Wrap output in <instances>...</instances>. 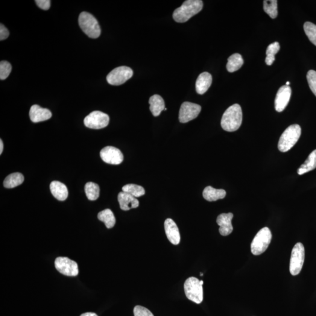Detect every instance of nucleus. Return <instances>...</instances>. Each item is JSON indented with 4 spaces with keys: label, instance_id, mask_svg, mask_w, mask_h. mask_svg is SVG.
<instances>
[{
    "label": "nucleus",
    "instance_id": "23",
    "mask_svg": "<svg viewBox=\"0 0 316 316\" xmlns=\"http://www.w3.org/2000/svg\"><path fill=\"white\" fill-rule=\"evenodd\" d=\"M23 180H24V177L23 175L20 173L16 172L8 175L5 178L3 184L5 188L12 189L20 186L23 182Z\"/></svg>",
    "mask_w": 316,
    "mask_h": 316
},
{
    "label": "nucleus",
    "instance_id": "18",
    "mask_svg": "<svg viewBox=\"0 0 316 316\" xmlns=\"http://www.w3.org/2000/svg\"><path fill=\"white\" fill-rule=\"evenodd\" d=\"M212 83V76L208 72H203L198 76L196 83V92L199 95H203Z\"/></svg>",
    "mask_w": 316,
    "mask_h": 316
},
{
    "label": "nucleus",
    "instance_id": "12",
    "mask_svg": "<svg viewBox=\"0 0 316 316\" xmlns=\"http://www.w3.org/2000/svg\"><path fill=\"white\" fill-rule=\"evenodd\" d=\"M100 157L104 162L111 165H119L124 160L121 151L118 148L111 146L101 149Z\"/></svg>",
    "mask_w": 316,
    "mask_h": 316
},
{
    "label": "nucleus",
    "instance_id": "13",
    "mask_svg": "<svg viewBox=\"0 0 316 316\" xmlns=\"http://www.w3.org/2000/svg\"><path fill=\"white\" fill-rule=\"evenodd\" d=\"M291 88L289 86L285 85L280 87L275 101V110L277 112H282L285 109L291 99Z\"/></svg>",
    "mask_w": 316,
    "mask_h": 316
},
{
    "label": "nucleus",
    "instance_id": "9",
    "mask_svg": "<svg viewBox=\"0 0 316 316\" xmlns=\"http://www.w3.org/2000/svg\"><path fill=\"white\" fill-rule=\"evenodd\" d=\"M110 117L107 114L101 111H95L86 117L84 119V124L86 127L91 129H99L106 127L109 124Z\"/></svg>",
    "mask_w": 316,
    "mask_h": 316
},
{
    "label": "nucleus",
    "instance_id": "29",
    "mask_svg": "<svg viewBox=\"0 0 316 316\" xmlns=\"http://www.w3.org/2000/svg\"><path fill=\"white\" fill-rule=\"evenodd\" d=\"M263 10L272 19L277 16V1L276 0H265L263 1Z\"/></svg>",
    "mask_w": 316,
    "mask_h": 316
},
{
    "label": "nucleus",
    "instance_id": "37",
    "mask_svg": "<svg viewBox=\"0 0 316 316\" xmlns=\"http://www.w3.org/2000/svg\"><path fill=\"white\" fill-rule=\"evenodd\" d=\"M3 148H4V146H3V142L2 139L0 140V154H2V152L3 151Z\"/></svg>",
    "mask_w": 316,
    "mask_h": 316
},
{
    "label": "nucleus",
    "instance_id": "26",
    "mask_svg": "<svg viewBox=\"0 0 316 316\" xmlns=\"http://www.w3.org/2000/svg\"><path fill=\"white\" fill-rule=\"evenodd\" d=\"M84 191L89 200H96L99 196V187L98 184L88 182L84 187Z\"/></svg>",
    "mask_w": 316,
    "mask_h": 316
},
{
    "label": "nucleus",
    "instance_id": "1",
    "mask_svg": "<svg viewBox=\"0 0 316 316\" xmlns=\"http://www.w3.org/2000/svg\"><path fill=\"white\" fill-rule=\"evenodd\" d=\"M242 121V112L241 106L238 104H233L225 111L222 117L221 125L224 130L234 132L238 130Z\"/></svg>",
    "mask_w": 316,
    "mask_h": 316
},
{
    "label": "nucleus",
    "instance_id": "7",
    "mask_svg": "<svg viewBox=\"0 0 316 316\" xmlns=\"http://www.w3.org/2000/svg\"><path fill=\"white\" fill-rule=\"evenodd\" d=\"M304 247L301 242H298L293 248L290 260L289 271L293 276L300 274L304 261Z\"/></svg>",
    "mask_w": 316,
    "mask_h": 316
},
{
    "label": "nucleus",
    "instance_id": "3",
    "mask_svg": "<svg viewBox=\"0 0 316 316\" xmlns=\"http://www.w3.org/2000/svg\"><path fill=\"white\" fill-rule=\"evenodd\" d=\"M301 130L299 125H290L280 136L277 147L282 152H286L291 149L299 139Z\"/></svg>",
    "mask_w": 316,
    "mask_h": 316
},
{
    "label": "nucleus",
    "instance_id": "22",
    "mask_svg": "<svg viewBox=\"0 0 316 316\" xmlns=\"http://www.w3.org/2000/svg\"><path fill=\"white\" fill-rule=\"evenodd\" d=\"M316 168V149L309 155L308 158L297 170V174L302 175Z\"/></svg>",
    "mask_w": 316,
    "mask_h": 316
},
{
    "label": "nucleus",
    "instance_id": "33",
    "mask_svg": "<svg viewBox=\"0 0 316 316\" xmlns=\"http://www.w3.org/2000/svg\"><path fill=\"white\" fill-rule=\"evenodd\" d=\"M134 316H154L150 310L141 306H136L134 309Z\"/></svg>",
    "mask_w": 316,
    "mask_h": 316
},
{
    "label": "nucleus",
    "instance_id": "27",
    "mask_svg": "<svg viewBox=\"0 0 316 316\" xmlns=\"http://www.w3.org/2000/svg\"><path fill=\"white\" fill-rule=\"evenodd\" d=\"M280 50V45L279 42H275L270 44L266 49V58L265 62L268 66L272 65L275 60V55L279 52Z\"/></svg>",
    "mask_w": 316,
    "mask_h": 316
},
{
    "label": "nucleus",
    "instance_id": "20",
    "mask_svg": "<svg viewBox=\"0 0 316 316\" xmlns=\"http://www.w3.org/2000/svg\"><path fill=\"white\" fill-rule=\"evenodd\" d=\"M149 103L150 104V110L153 116L158 117L160 115L162 111L165 110V102L162 97L159 95H155L149 99Z\"/></svg>",
    "mask_w": 316,
    "mask_h": 316
},
{
    "label": "nucleus",
    "instance_id": "38",
    "mask_svg": "<svg viewBox=\"0 0 316 316\" xmlns=\"http://www.w3.org/2000/svg\"><path fill=\"white\" fill-rule=\"evenodd\" d=\"M289 84H290V82L287 81L286 83V86H289Z\"/></svg>",
    "mask_w": 316,
    "mask_h": 316
},
{
    "label": "nucleus",
    "instance_id": "11",
    "mask_svg": "<svg viewBox=\"0 0 316 316\" xmlns=\"http://www.w3.org/2000/svg\"><path fill=\"white\" fill-rule=\"evenodd\" d=\"M201 107L200 105L190 102H184L181 105L178 119L181 123H186L194 119L200 114Z\"/></svg>",
    "mask_w": 316,
    "mask_h": 316
},
{
    "label": "nucleus",
    "instance_id": "10",
    "mask_svg": "<svg viewBox=\"0 0 316 316\" xmlns=\"http://www.w3.org/2000/svg\"><path fill=\"white\" fill-rule=\"evenodd\" d=\"M55 266L60 274L68 276H76L79 274L78 263L67 257H58Z\"/></svg>",
    "mask_w": 316,
    "mask_h": 316
},
{
    "label": "nucleus",
    "instance_id": "8",
    "mask_svg": "<svg viewBox=\"0 0 316 316\" xmlns=\"http://www.w3.org/2000/svg\"><path fill=\"white\" fill-rule=\"evenodd\" d=\"M133 75V70L127 66L117 67L111 71L107 76L108 83L119 86L125 83Z\"/></svg>",
    "mask_w": 316,
    "mask_h": 316
},
{
    "label": "nucleus",
    "instance_id": "31",
    "mask_svg": "<svg viewBox=\"0 0 316 316\" xmlns=\"http://www.w3.org/2000/svg\"><path fill=\"white\" fill-rule=\"evenodd\" d=\"M12 70L11 64L7 61L3 60L0 63V79L5 80L10 75Z\"/></svg>",
    "mask_w": 316,
    "mask_h": 316
},
{
    "label": "nucleus",
    "instance_id": "15",
    "mask_svg": "<svg viewBox=\"0 0 316 316\" xmlns=\"http://www.w3.org/2000/svg\"><path fill=\"white\" fill-rule=\"evenodd\" d=\"M167 238L174 245H178L180 241L179 230L175 222L171 218H167L164 223Z\"/></svg>",
    "mask_w": 316,
    "mask_h": 316
},
{
    "label": "nucleus",
    "instance_id": "2",
    "mask_svg": "<svg viewBox=\"0 0 316 316\" xmlns=\"http://www.w3.org/2000/svg\"><path fill=\"white\" fill-rule=\"evenodd\" d=\"M203 7V2L201 0H187L180 7L176 9L173 18L177 22H186L201 11Z\"/></svg>",
    "mask_w": 316,
    "mask_h": 316
},
{
    "label": "nucleus",
    "instance_id": "6",
    "mask_svg": "<svg viewBox=\"0 0 316 316\" xmlns=\"http://www.w3.org/2000/svg\"><path fill=\"white\" fill-rule=\"evenodd\" d=\"M184 292L187 298L197 304H200L203 300V285L200 281L195 277L188 278L184 283Z\"/></svg>",
    "mask_w": 316,
    "mask_h": 316
},
{
    "label": "nucleus",
    "instance_id": "4",
    "mask_svg": "<svg viewBox=\"0 0 316 316\" xmlns=\"http://www.w3.org/2000/svg\"><path fill=\"white\" fill-rule=\"evenodd\" d=\"M79 24L81 30L93 39H96L101 34V28L98 20L87 12H82L79 16Z\"/></svg>",
    "mask_w": 316,
    "mask_h": 316
},
{
    "label": "nucleus",
    "instance_id": "5",
    "mask_svg": "<svg viewBox=\"0 0 316 316\" xmlns=\"http://www.w3.org/2000/svg\"><path fill=\"white\" fill-rule=\"evenodd\" d=\"M272 233L269 228L264 227L259 231L251 243V253L254 256H259L267 250L271 242Z\"/></svg>",
    "mask_w": 316,
    "mask_h": 316
},
{
    "label": "nucleus",
    "instance_id": "34",
    "mask_svg": "<svg viewBox=\"0 0 316 316\" xmlns=\"http://www.w3.org/2000/svg\"><path fill=\"white\" fill-rule=\"evenodd\" d=\"M37 5L43 10H48L51 6V1L50 0H36L35 1Z\"/></svg>",
    "mask_w": 316,
    "mask_h": 316
},
{
    "label": "nucleus",
    "instance_id": "24",
    "mask_svg": "<svg viewBox=\"0 0 316 316\" xmlns=\"http://www.w3.org/2000/svg\"><path fill=\"white\" fill-rule=\"evenodd\" d=\"M244 64L242 56L239 54H234L228 59L227 69L228 72L233 73L239 70Z\"/></svg>",
    "mask_w": 316,
    "mask_h": 316
},
{
    "label": "nucleus",
    "instance_id": "21",
    "mask_svg": "<svg viewBox=\"0 0 316 316\" xmlns=\"http://www.w3.org/2000/svg\"><path fill=\"white\" fill-rule=\"evenodd\" d=\"M226 196V192L223 189H216L212 186H207L203 190V196L204 199L209 201H215L219 199L224 198Z\"/></svg>",
    "mask_w": 316,
    "mask_h": 316
},
{
    "label": "nucleus",
    "instance_id": "35",
    "mask_svg": "<svg viewBox=\"0 0 316 316\" xmlns=\"http://www.w3.org/2000/svg\"><path fill=\"white\" fill-rule=\"evenodd\" d=\"M9 31L7 28L4 25L1 23L0 25V40H3L7 39L9 37Z\"/></svg>",
    "mask_w": 316,
    "mask_h": 316
},
{
    "label": "nucleus",
    "instance_id": "16",
    "mask_svg": "<svg viewBox=\"0 0 316 316\" xmlns=\"http://www.w3.org/2000/svg\"><path fill=\"white\" fill-rule=\"evenodd\" d=\"M29 117L32 122L37 123L51 118L52 113L47 108L40 107L38 105H33L29 111Z\"/></svg>",
    "mask_w": 316,
    "mask_h": 316
},
{
    "label": "nucleus",
    "instance_id": "30",
    "mask_svg": "<svg viewBox=\"0 0 316 316\" xmlns=\"http://www.w3.org/2000/svg\"><path fill=\"white\" fill-rule=\"evenodd\" d=\"M304 30L309 40L316 46V25L310 22L304 23Z\"/></svg>",
    "mask_w": 316,
    "mask_h": 316
},
{
    "label": "nucleus",
    "instance_id": "25",
    "mask_svg": "<svg viewBox=\"0 0 316 316\" xmlns=\"http://www.w3.org/2000/svg\"><path fill=\"white\" fill-rule=\"evenodd\" d=\"M99 221L103 222L107 228H113L116 224V219L114 213L110 209H105L98 214Z\"/></svg>",
    "mask_w": 316,
    "mask_h": 316
},
{
    "label": "nucleus",
    "instance_id": "40",
    "mask_svg": "<svg viewBox=\"0 0 316 316\" xmlns=\"http://www.w3.org/2000/svg\"><path fill=\"white\" fill-rule=\"evenodd\" d=\"M200 275H201V276H203V274H202V273H201V274H200Z\"/></svg>",
    "mask_w": 316,
    "mask_h": 316
},
{
    "label": "nucleus",
    "instance_id": "17",
    "mask_svg": "<svg viewBox=\"0 0 316 316\" xmlns=\"http://www.w3.org/2000/svg\"><path fill=\"white\" fill-rule=\"evenodd\" d=\"M118 201L120 208L124 211L136 209L139 206V202L138 199L128 193L121 192L118 195Z\"/></svg>",
    "mask_w": 316,
    "mask_h": 316
},
{
    "label": "nucleus",
    "instance_id": "28",
    "mask_svg": "<svg viewBox=\"0 0 316 316\" xmlns=\"http://www.w3.org/2000/svg\"><path fill=\"white\" fill-rule=\"evenodd\" d=\"M122 192L128 193L135 198H139L145 195V189L142 186L135 184H126L122 187Z\"/></svg>",
    "mask_w": 316,
    "mask_h": 316
},
{
    "label": "nucleus",
    "instance_id": "39",
    "mask_svg": "<svg viewBox=\"0 0 316 316\" xmlns=\"http://www.w3.org/2000/svg\"><path fill=\"white\" fill-rule=\"evenodd\" d=\"M200 283L202 285H203V280H200Z\"/></svg>",
    "mask_w": 316,
    "mask_h": 316
},
{
    "label": "nucleus",
    "instance_id": "41",
    "mask_svg": "<svg viewBox=\"0 0 316 316\" xmlns=\"http://www.w3.org/2000/svg\"><path fill=\"white\" fill-rule=\"evenodd\" d=\"M167 110V108H165V110Z\"/></svg>",
    "mask_w": 316,
    "mask_h": 316
},
{
    "label": "nucleus",
    "instance_id": "36",
    "mask_svg": "<svg viewBox=\"0 0 316 316\" xmlns=\"http://www.w3.org/2000/svg\"><path fill=\"white\" fill-rule=\"evenodd\" d=\"M80 316H98L95 313L88 312L83 313V314L81 315Z\"/></svg>",
    "mask_w": 316,
    "mask_h": 316
},
{
    "label": "nucleus",
    "instance_id": "19",
    "mask_svg": "<svg viewBox=\"0 0 316 316\" xmlns=\"http://www.w3.org/2000/svg\"><path fill=\"white\" fill-rule=\"evenodd\" d=\"M50 189L54 198L59 201H64L68 197V189L65 184L59 181H53L50 184Z\"/></svg>",
    "mask_w": 316,
    "mask_h": 316
},
{
    "label": "nucleus",
    "instance_id": "14",
    "mask_svg": "<svg viewBox=\"0 0 316 316\" xmlns=\"http://www.w3.org/2000/svg\"><path fill=\"white\" fill-rule=\"evenodd\" d=\"M234 215L233 213H222L217 218V223L219 225V232L222 236H227L233 232V227L232 221Z\"/></svg>",
    "mask_w": 316,
    "mask_h": 316
},
{
    "label": "nucleus",
    "instance_id": "32",
    "mask_svg": "<svg viewBox=\"0 0 316 316\" xmlns=\"http://www.w3.org/2000/svg\"><path fill=\"white\" fill-rule=\"evenodd\" d=\"M307 81L312 92L316 96V72L310 70L307 74Z\"/></svg>",
    "mask_w": 316,
    "mask_h": 316
}]
</instances>
